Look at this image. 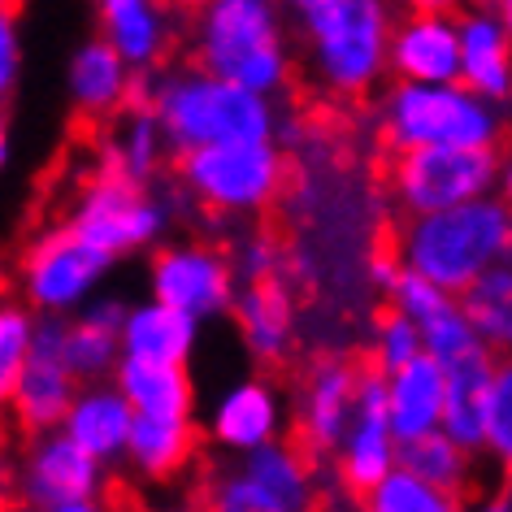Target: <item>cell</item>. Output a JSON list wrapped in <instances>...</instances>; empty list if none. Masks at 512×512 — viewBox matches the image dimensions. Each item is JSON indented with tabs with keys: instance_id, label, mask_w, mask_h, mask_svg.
Listing matches in <instances>:
<instances>
[{
	"instance_id": "cell-10",
	"label": "cell",
	"mask_w": 512,
	"mask_h": 512,
	"mask_svg": "<svg viewBox=\"0 0 512 512\" xmlns=\"http://www.w3.org/2000/svg\"><path fill=\"white\" fill-rule=\"evenodd\" d=\"M61 335L66 322L61 317H44L40 330H31V348H27V365L14 382V413L22 421V430H48L66 417L70 408V369L61 361Z\"/></svg>"
},
{
	"instance_id": "cell-26",
	"label": "cell",
	"mask_w": 512,
	"mask_h": 512,
	"mask_svg": "<svg viewBox=\"0 0 512 512\" xmlns=\"http://www.w3.org/2000/svg\"><path fill=\"white\" fill-rule=\"evenodd\" d=\"M456 296H460V313H465V322L473 326V335L482 343H491L495 352H504L508 339H512V309H508L512 283H508L504 256H499L495 265H486V270L473 278L465 291H456Z\"/></svg>"
},
{
	"instance_id": "cell-13",
	"label": "cell",
	"mask_w": 512,
	"mask_h": 512,
	"mask_svg": "<svg viewBox=\"0 0 512 512\" xmlns=\"http://www.w3.org/2000/svg\"><path fill=\"white\" fill-rule=\"evenodd\" d=\"M356 400V365L330 361L313 374L309 391H304V413L296 430V452L304 456V465H317L330 447L343 443V426H348Z\"/></svg>"
},
{
	"instance_id": "cell-27",
	"label": "cell",
	"mask_w": 512,
	"mask_h": 512,
	"mask_svg": "<svg viewBox=\"0 0 512 512\" xmlns=\"http://www.w3.org/2000/svg\"><path fill=\"white\" fill-rule=\"evenodd\" d=\"M70 87H74V100L87 118H105V113L122 109V92H126V66L118 57V48L96 40L87 44L70 66Z\"/></svg>"
},
{
	"instance_id": "cell-19",
	"label": "cell",
	"mask_w": 512,
	"mask_h": 512,
	"mask_svg": "<svg viewBox=\"0 0 512 512\" xmlns=\"http://www.w3.org/2000/svg\"><path fill=\"white\" fill-rule=\"evenodd\" d=\"M118 382H122V400L131 404V413L170 417V421H187L191 413V382L183 374V361L126 356L118 365Z\"/></svg>"
},
{
	"instance_id": "cell-38",
	"label": "cell",
	"mask_w": 512,
	"mask_h": 512,
	"mask_svg": "<svg viewBox=\"0 0 512 512\" xmlns=\"http://www.w3.org/2000/svg\"><path fill=\"white\" fill-rule=\"evenodd\" d=\"M9 157V135H5V118H0V165Z\"/></svg>"
},
{
	"instance_id": "cell-33",
	"label": "cell",
	"mask_w": 512,
	"mask_h": 512,
	"mask_svg": "<svg viewBox=\"0 0 512 512\" xmlns=\"http://www.w3.org/2000/svg\"><path fill=\"white\" fill-rule=\"evenodd\" d=\"M421 352V330L413 317H404L400 309H387L378 317V348H374V361L387 369H400L404 361H413Z\"/></svg>"
},
{
	"instance_id": "cell-28",
	"label": "cell",
	"mask_w": 512,
	"mask_h": 512,
	"mask_svg": "<svg viewBox=\"0 0 512 512\" xmlns=\"http://www.w3.org/2000/svg\"><path fill=\"white\" fill-rule=\"evenodd\" d=\"M274 421H278V408H274V395L261 387V382H248L239 387L235 395H226L222 408H217V439L226 447H248L265 443L274 434Z\"/></svg>"
},
{
	"instance_id": "cell-39",
	"label": "cell",
	"mask_w": 512,
	"mask_h": 512,
	"mask_svg": "<svg viewBox=\"0 0 512 512\" xmlns=\"http://www.w3.org/2000/svg\"><path fill=\"white\" fill-rule=\"evenodd\" d=\"M291 5L300 9V14H309V9H317V5H326V0H291Z\"/></svg>"
},
{
	"instance_id": "cell-31",
	"label": "cell",
	"mask_w": 512,
	"mask_h": 512,
	"mask_svg": "<svg viewBox=\"0 0 512 512\" xmlns=\"http://www.w3.org/2000/svg\"><path fill=\"white\" fill-rule=\"evenodd\" d=\"M417 330H421V343H426V352L439 365H452V361H460V356L486 348V343L473 335V326L465 322V313H460L456 300H447L443 309L434 313V317H426Z\"/></svg>"
},
{
	"instance_id": "cell-6",
	"label": "cell",
	"mask_w": 512,
	"mask_h": 512,
	"mask_svg": "<svg viewBox=\"0 0 512 512\" xmlns=\"http://www.w3.org/2000/svg\"><path fill=\"white\" fill-rule=\"evenodd\" d=\"M178 178L209 209H265L283 196L287 165L265 139H222L178 152Z\"/></svg>"
},
{
	"instance_id": "cell-12",
	"label": "cell",
	"mask_w": 512,
	"mask_h": 512,
	"mask_svg": "<svg viewBox=\"0 0 512 512\" xmlns=\"http://www.w3.org/2000/svg\"><path fill=\"white\" fill-rule=\"evenodd\" d=\"M152 291L187 317L217 313L230 304V265L204 248H165L152 261Z\"/></svg>"
},
{
	"instance_id": "cell-17",
	"label": "cell",
	"mask_w": 512,
	"mask_h": 512,
	"mask_svg": "<svg viewBox=\"0 0 512 512\" xmlns=\"http://www.w3.org/2000/svg\"><path fill=\"white\" fill-rule=\"evenodd\" d=\"M235 317L256 361H265V365L283 361V352L291 343V291L283 278L278 274L252 278L248 291L235 300Z\"/></svg>"
},
{
	"instance_id": "cell-4",
	"label": "cell",
	"mask_w": 512,
	"mask_h": 512,
	"mask_svg": "<svg viewBox=\"0 0 512 512\" xmlns=\"http://www.w3.org/2000/svg\"><path fill=\"white\" fill-rule=\"evenodd\" d=\"M495 135H499L495 113L469 87H452V83H404L387 96V109H382V144L387 148H413V144L478 148V144H495Z\"/></svg>"
},
{
	"instance_id": "cell-40",
	"label": "cell",
	"mask_w": 512,
	"mask_h": 512,
	"mask_svg": "<svg viewBox=\"0 0 512 512\" xmlns=\"http://www.w3.org/2000/svg\"><path fill=\"white\" fill-rule=\"evenodd\" d=\"M478 5H486V9H491V5H495V9H499V14H508V0H478Z\"/></svg>"
},
{
	"instance_id": "cell-14",
	"label": "cell",
	"mask_w": 512,
	"mask_h": 512,
	"mask_svg": "<svg viewBox=\"0 0 512 512\" xmlns=\"http://www.w3.org/2000/svg\"><path fill=\"white\" fill-rule=\"evenodd\" d=\"M491 378H495V365H491V352L478 348L460 361L443 365V413H439V426L443 434L452 439L456 447L465 452H478L482 443V417H486V395H491Z\"/></svg>"
},
{
	"instance_id": "cell-3",
	"label": "cell",
	"mask_w": 512,
	"mask_h": 512,
	"mask_svg": "<svg viewBox=\"0 0 512 512\" xmlns=\"http://www.w3.org/2000/svg\"><path fill=\"white\" fill-rule=\"evenodd\" d=\"M196 61L204 74L252 92L283 83L287 61L265 0H204L196 18Z\"/></svg>"
},
{
	"instance_id": "cell-36",
	"label": "cell",
	"mask_w": 512,
	"mask_h": 512,
	"mask_svg": "<svg viewBox=\"0 0 512 512\" xmlns=\"http://www.w3.org/2000/svg\"><path fill=\"white\" fill-rule=\"evenodd\" d=\"M18 79V35H14V14H0V100L14 92Z\"/></svg>"
},
{
	"instance_id": "cell-29",
	"label": "cell",
	"mask_w": 512,
	"mask_h": 512,
	"mask_svg": "<svg viewBox=\"0 0 512 512\" xmlns=\"http://www.w3.org/2000/svg\"><path fill=\"white\" fill-rule=\"evenodd\" d=\"M365 508L374 512H452V499L443 491H434L430 482H421L417 473H408L404 465L400 469H387L382 478L369 486V495L361 499Z\"/></svg>"
},
{
	"instance_id": "cell-2",
	"label": "cell",
	"mask_w": 512,
	"mask_h": 512,
	"mask_svg": "<svg viewBox=\"0 0 512 512\" xmlns=\"http://www.w3.org/2000/svg\"><path fill=\"white\" fill-rule=\"evenodd\" d=\"M152 118L170 135V144L200 148V144H222V139H265L270 135V105L261 92L213 74H187V79H170L157 87L152 100Z\"/></svg>"
},
{
	"instance_id": "cell-18",
	"label": "cell",
	"mask_w": 512,
	"mask_h": 512,
	"mask_svg": "<svg viewBox=\"0 0 512 512\" xmlns=\"http://www.w3.org/2000/svg\"><path fill=\"white\" fill-rule=\"evenodd\" d=\"M456 48H460L456 79L465 83L473 96L504 100L508 96V22H504V14L465 18L456 31Z\"/></svg>"
},
{
	"instance_id": "cell-34",
	"label": "cell",
	"mask_w": 512,
	"mask_h": 512,
	"mask_svg": "<svg viewBox=\"0 0 512 512\" xmlns=\"http://www.w3.org/2000/svg\"><path fill=\"white\" fill-rule=\"evenodd\" d=\"M482 443H491V452L508 465V456H512V378H508V369H495V378H491L486 417H482Z\"/></svg>"
},
{
	"instance_id": "cell-37",
	"label": "cell",
	"mask_w": 512,
	"mask_h": 512,
	"mask_svg": "<svg viewBox=\"0 0 512 512\" xmlns=\"http://www.w3.org/2000/svg\"><path fill=\"white\" fill-rule=\"evenodd\" d=\"M413 5V14H430V18H443V14H452V9L460 5V0H408Z\"/></svg>"
},
{
	"instance_id": "cell-41",
	"label": "cell",
	"mask_w": 512,
	"mask_h": 512,
	"mask_svg": "<svg viewBox=\"0 0 512 512\" xmlns=\"http://www.w3.org/2000/svg\"><path fill=\"white\" fill-rule=\"evenodd\" d=\"M22 5H27V0H5V14H18Z\"/></svg>"
},
{
	"instance_id": "cell-11",
	"label": "cell",
	"mask_w": 512,
	"mask_h": 512,
	"mask_svg": "<svg viewBox=\"0 0 512 512\" xmlns=\"http://www.w3.org/2000/svg\"><path fill=\"white\" fill-rule=\"evenodd\" d=\"M100 460L87 456L70 434L48 439L31 452V465L22 473V499L35 508H53V512H83L100 504Z\"/></svg>"
},
{
	"instance_id": "cell-8",
	"label": "cell",
	"mask_w": 512,
	"mask_h": 512,
	"mask_svg": "<svg viewBox=\"0 0 512 512\" xmlns=\"http://www.w3.org/2000/svg\"><path fill=\"white\" fill-rule=\"evenodd\" d=\"M96 252L118 256L148 243L161 230V209L144 196V183H135L118 161V152L105 148L100 174L87 178V191L79 200V213L70 222Z\"/></svg>"
},
{
	"instance_id": "cell-25",
	"label": "cell",
	"mask_w": 512,
	"mask_h": 512,
	"mask_svg": "<svg viewBox=\"0 0 512 512\" xmlns=\"http://www.w3.org/2000/svg\"><path fill=\"white\" fill-rule=\"evenodd\" d=\"M395 460H400L408 473H417L421 482H430L434 491H443L452 499V508L465 504L469 456H465V447H456L447 434L426 430V434H413V439H400V456Z\"/></svg>"
},
{
	"instance_id": "cell-7",
	"label": "cell",
	"mask_w": 512,
	"mask_h": 512,
	"mask_svg": "<svg viewBox=\"0 0 512 512\" xmlns=\"http://www.w3.org/2000/svg\"><path fill=\"white\" fill-rule=\"evenodd\" d=\"M309 40L322 79L343 96L365 92L387 57V14L382 0H326L309 9Z\"/></svg>"
},
{
	"instance_id": "cell-1",
	"label": "cell",
	"mask_w": 512,
	"mask_h": 512,
	"mask_svg": "<svg viewBox=\"0 0 512 512\" xmlns=\"http://www.w3.org/2000/svg\"><path fill=\"white\" fill-rule=\"evenodd\" d=\"M400 252L408 256V270L430 278L447 296L465 291L486 265L508 256V209L504 200H460L447 209L421 213L404 230Z\"/></svg>"
},
{
	"instance_id": "cell-20",
	"label": "cell",
	"mask_w": 512,
	"mask_h": 512,
	"mask_svg": "<svg viewBox=\"0 0 512 512\" xmlns=\"http://www.w3.org/2000/svg\"><path fill=\"white\" fill-rule=\"evenodd\" d=\"M165 9L170 0H100L105 44L118 48L122 61L152 66L165 53Z\"/></svg>"
},
{
	"instance_id": "cell-30",
	"label": "cell",
	"mask_w": 512,
	"mask_h": 512,
	"mask_svg": "<svg viewBox=\"0 0 512 512\" xmlns=\"http://www.w3.org/2000/svg\"><path fill=\"white\" fill-rule=\"evenodd\" d=\"M113 356H118V330L105 322L83 317V322L66 326V335H61V361L79 378H100L113 365Z\"/></svg>"
},
{
	"instance_id": "cell-32",
	"label": "cell",
	"mask_w": 512,
	"mask_h": 512,
	"mask_svg": "<svg viewBox=\"0 0 512 512\" xmlns=\"http://www.w3.org/2000/svg\"><path fill=\"white\" fill-rule=\"evenodd\" d=\"M27 348H31V322L18 309H0V404L14 395V382L27 365Z\"/></svg>"
},
{
	"instance_id": "cell-35",
	"label": "cell",
	"mask_w": 512,
	"mask_h": 512,
	"mask_svg": "<svg viewBox=\"0 0 512 512\" xmlns=\"http://www.w3.org/2000/svg\"><path fill=\"white\" fill-rule=\"evenodd\" d=\"M391 291H395V309H400L404 317H413L417 326L426 322V317H434V313H439L447 300H452V296H447L443 287H434L430 278H421L417 270H400V274H395Z\"/></svg>"
},
{
	"instance_id": "cell-24",
	"label": "cell",
	"mask_w": 512,
	"mask_h": 512,
	"mask_svg": "<svg viewBox=\"0 0 512 512\" xmlns=\"http://www.w3.org/2000/svg\"><path fill=\"white\" fill-rule=\"evenodd\" d=\"M61 421H66V434L83 447L87 456L109 460V456H118L122 443H126V430H131V404L113 391H92V395H83L79 404H70Z\"/></svg>"
},
{
	"instance_id": "cell-43",
	"label": "cell",
	"mask_w": 512,
	"mask_h": 512,
	"mask_svg": "<svg viewBox=\"0 0 512 512\" xmlns=\"http://www.w3.org/2000/svg\"><path fill=\"white\" fill-rule=\"evenodd\" d=\"M0 14H5V0H0Z\"/></svg>"
},
{
	"instance_id": "cell-9",
	"label": "cell",
	"mask_w": 512,
	"mask_h": 512,
	"mask_svg": "<svg viewBox=\"0 0 512 512\" xmlns=\"http://www.w3.org/2000/svg\"><path fill=\"white\" fill-rule=\"evenodd\" d=\"M109 265L105 252H96L74 226L44 230L27 252V291L44 309H66L83 296Z\"/></svg>"
},
{
	"instance_id": "cell-21",
	"label": "cell",
	"mask_w": 512,
	"mask_h": 512,
	"mask_svg": "<svg viewBox=\"0 0 512 512\" xmlns=\"http://www.w3.org/2000/svg\"><path fill=\"white\" fill-rule=\"evenodd\" d=\"M126 452H131L135 469L148 478H174L183 465H191L200 447V434L187 421H170V417H148V413H131V430H126Z\"/></svg>"
},
{
	"instance_id": "cell-22",
	"label": "cell",
	"mask_w": 512,
	"mask_h": 512,
	"mask_svg": "<svg viewBox=\"0 0 512 512\" xmlns=\"http://www.w3.org/2000/svg\"><path fill=\"white\" fill-rule=\"evenodd\" d=\"M248 465L243 473L256 482V491L265 495L270 512H291V508H309L313 504V469L304 465V456L296 447H278V443H256L248 447Z\"/></svg>"
},
{
	"instance_id": "cell-23",
	"label": "cell",
	"mask_w": 512,
	"mask_h": 512,
	"mask_svg": "<svg viewBox=\"0 0 512 512\" xmlns=\"http://www.w3.org/2000/svg\"><path fill=\"white\" fill-rule=\"evenodd\" d=\"M196 339V317L170 304H144L122 322L126 356H148V361H183Z\"/></svg>"
},
{
	"instance_id": "cell-15",
	"label": "cell",
	"mask_w": 512,
	"mask_h": 512,
	"mask_svg": "<svg viewBox=\"0 0 512 512\" xmlns=\"http://www.w3.org/2000/svg\"><path fill=\"white\" fill-rule=\"evenodd\" d=\"M439 413H443V365L430 352H417L413 361L391 369V387H387L391 439H413V434L439 430Z\"/></svg>"
},
{
	"instance_id": "cell-5",
	"label": "cell",
	"mask_w": 512,
	"mask_h": 512,
	"mask_svg": "<svg viewBox=\"0 0 512 512\" xmlns=\"http://www.w3.org/2000/svg\"><path fill=\"white\" fill-rule=\"evenodd\" d=\"M387 183L404 200L408 213H434V209H447V204L486 196L491 183H499V152L495 144L387 148Z\"/></svg>"
},
{
	"instance_id": "cell-42",
	"label": "cell",
	"mask_w": 512,
	"mask_h": 512,
	"mask_svg": "<svg viewBox=\"0 0 512 512\" xmlns=\"http://www.w3.org/2000/svg\"><path fill=\"white\" fill-rule=\"evenodd\" d=\"M5 296H9V278L0 274V304H5Z\"/></svg>"
},
{
	"instance_id": "cell-16",
	"label": "cell",
	"mask_w": 512,
	"mask_h": 512,
	"mask_svg": "<svg viewBox=\"0 0 512 512\" xmlns=\"http://www.w3.org/2000/svg\"><path fill=\"white\" fill-rule=\"evenodd\" d=\"M391 66L408 83H456L460 74L456 27H447L443 18L430 14H413L391 40Z\"/></svg>"
}]
</instances>
